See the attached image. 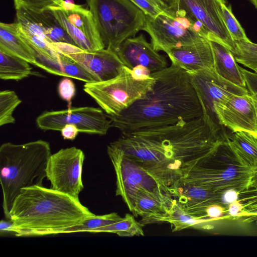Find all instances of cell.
<instances>
[{"mask_svg": "<svg viewBox=\"0 0 257 257\" xmlns=\"http://www.w3.org/2000/svg\"><path fill=\"white\" fill-rule=\"evenodd\" d=\"M12 225L13 221L11 220L8 221L2 220L0 223L1 236L13 234L11 230Z\"/></svg>", "mask_w": 257, "mask_h": 257, "instance_id": "42", "label": "cell"}, {"mask_svg": "<svg viewBox=\"0 0 257 257\" xmlns=\"http://www.w3.org/2000/svg\"><path fill=\"white\" fill-rule=\"evenodd\" d=\"M225 0H178L177 9L185 11L199 22L209 35V41L217 42L232 53L235 42L222 18V7Z\"/></svg>", "mask_w": 257, "mask_h": 257, "instance_id": "15", "label": "cell"}, {"mask_svg": "<svg viewBox=\"0 0 257 257\" xmlns=\"http://www.w3.org/2000/svg\"><path fill=\"white\" fill-rule=\"evenodd\" d=\"M188 73L200 102L203 114L219 126L221 125L217 119L214 106L223 103L233 95L249 93L246 87L235 85L221 77L214 68Z\"/></svg>", "mask_w": 257, "mask_h": 257, "instance_id": "13", "label": "cell"}, {"mask_svg": "<svg viewBox=\"0 0 257 257\" xmlns=\"http://www.w3.org/2000/svg\"><path fill=\"white\" fill-rule=\"evenodd\" d=\"M116 53L124 65L131 69L142 66L155 72L167 67L166 58L154 49L142 34L127 38Z\"/></svg>", "mask_w": 257, "mask_h": 257, "instance_id": "18", "label": "cell"}, {"mask_svg": "<svg viewBox=\"0 0 257 257\" xmlns=\"http://www.w3.org/2000/svg\"><path fill=\"white\" fill-rule=\"evenodd\" d=\"M15 22L26 36L40 39L51 44L65 43L77 46L50 9L41 11L24 8L17 10Z\"/></svg>", "mask_w": 257, "mask_h": 257, "instance_id": "16", "label": "cell"}, {"mask_svg": "<svg viewBox=\"0 0 257 257\" xmlns=\"http://www.w3.org/2000/svg\"><path fill=\"white\" fill-rule=\"evenodd\" d=\"M49 9L78 47L87 51L105 48L89 10L68 0Z\"/></svg>", "mask_w": 257, "mask_h": 257, "instance_id": "12", "label": "cell"}, {"mask_svg": "<svg viewBox=\"0 0 257 257\" xmlns=\"http://www.w3.org/2000/svg\"><path fill=\"white\" fill-rule=\"evenodd\" d=\"M105 48L116 52L127 38L143 30L146 15L130 0H86Z\"/></svg>", "mask_w": 257, "mask_h": 257, "instance_id": "6", "label": "cell"}, {"mask_svg": "<svg viewBox=\"0 0 257 257\" xmlns=\"http://www.w3.org/2000/svg\"><path fill=\"white\" fill-rule=\"evenodd\" d=\"M176 200L171 195L140 190L137 193L131 212L142 217L143 225L156 223L158 219L170 212Z\"/></svg>", "mask_w": 257, "mask_h": 257, "instance_id": "21", "label": "cell"}, {"mask_svg": "<svg viewBox=\"0 0 257 257\" xmlns=\"http://www.w3.org/2000/svg\"><path fill=\"white\" fill-rule=\"evenodd\" d=\"M123 217L117 213L112 212L102 215H96L82 223L66 229L64 233L90 232L100 227L107 226L121 220Z\"/></svg>", "mask_w": 257, "mask_h": 257, "instance_id": "30", "label": "cell"}, {"mask_svg": "<svg viewBox=\"0 0 257 257\" xmlns=\"http://www.w3.org/2000/svg\"><path fill=\"white\" fill-rule=\"evenodd\" d=\"M167 54L172 64L187 72L214 68L212 48L207 39L173 49Z\"/></svg>", "mask_w": 257, "mask_h": 257, "instance_id": "20", "label": "cell"}, {"mask_svg": "<svg viewBox=\"0 0 257 257\" xmlns=\"http://www.w3.org/2000/svg\"><path fill=\"white\" fill-rule=\"evenodd\" d=\"M249 188H257V174L255 175L252 179L251 184Z\"/></svg>", "mask_w": 257, "mask_h": 257, "instance_id": "45", "label": "cell"}, {"mask_svg": "<svg viewBox=\"0 0 257 257\" xmlns=\"http://www.w3.org/2000/svg\"><path fill=\"white\" fill-rule=\"evenodd\" d=\"M227 142L242 164L257 166V136L246 132H237L228 136Z\"/></svg>", "mask_w": 257, "mask_h": 257, "instance_id": "25", "label": "cell"}, {"mask_svg": "<svg viewBox=\"0 0 257 257\" xmlns=\"http://www.w3.org/2000/svg\"><path fill=\"white\" fill-rule=\"evenodd\" d=\"M143 30L150 36L154 49L166 53L173 49L209 38L199 22L179 9H174L171 14H161L154 18L146 16Z\"/></svg>", "mask_w": 257, "mask_h": 257, "instance_id": "7", "label": "cell"}, {"mask_svg": "<svg viewBox=\"0 0 257 257\" xmlns=\"http://www.w3.org/2000/svg\"><path fill=\"white\" fill-rule=\"evenodd\" d=\"M250 2L254 6V8L257 9V0H249Z\"/></svg>", "mask_w": 257, "mask_h": 257, "instance_id": "46", "label": "cell"}, {"mask_svg": "<svg viewBox=\"0 0 257 257\" xmlns=\"http://www.w3.org/2000/svg\"><path fill=\"white\" fill-rule=\"evenodd\" d=\"M151 76L154 83L144 97L118 115H106L111 126L122 134L188 121L203 114L187 72L171 64Z\"/></svg>", "mask_w": 257, "mask_h": 257, "instance_id": "2", "label": "cell"}, {"mask_svg": "<svg viewBox=\"0 0 257 257\" xmlns=\"http://www.w3.org/2000/svg\"><path fill=\"white\" fill-rule=\"evenodd\" d=\"M209 221L188 212L176 201L170 212L158 219L157 222H168L171 224L172 231H178L189 228L206 229L205 224Z\"/></svg>", "mask_w": 257, "mask_h": 257, "instance_id": "27", "label": "cell"}, {"mask_svg": "<svg viewBox=\"0 0 257 257\" xmlns=\"http://www.w3.org/2000/svg\"><path fill=\"white\" fill-rule=\"evenodd\" d=\"M16 10L26 9L41 11L52 7H62L64 0H13Z\"/></svg>", "mask_w": 257, "mask_h": 257, "instance_id": "35", "label": "cell"}, {"mask_svg": "<svg viewBox=\"0 0 257 257\" xmlns=\"http://www.w3.org/2000/svg\"><path fill=\"white\" fill-rule=\"evenodd\" d=\"M169 7L173 9H177L178 0H161Z\"/></svg>", "mask_w": 257, "mask_h": 257, "instance_id": "44", "label": "cell"}, {"mask_svg": "<svg viewBox=\"0 0 257 257\" xmlns=\"http://www.w3.org/2000/svg\"><path fill=\"white\" fill-rule=\"evenodd\" d=\"M238 200L243 206L239 217H245L257 221V188H249L238 194Z\"/></svg>", "mask_w": 257, "mask_h": 257, "instance_id": "33", "label": "cell"}, {"mask_svg": "<svg viewBox=\"0 0 257 257\" xmlns=\"http://www.w3.org/2000/svg\"><path fill=\"white\" fill-rule=\"evenodd\" d=\"M84 159L83 152L75 147L51 154L46 168V178L51 188L79 199L84 188L82 172Z\"/></svg>", "mask_w": 257, "mask_h": 257, "instance_id": "11", "label": "cell"}, {"mask_svg": "<svg viewBox=\"0 0 257 257\" xmlns=\"http://www.w3.org/2000/svg\"><path fill=\"white\" fill-rule=\"evenodd\" d=\"M154 82L152 76L137 78L132 70L124 66L117 76L104 81L85 83L83 90L107 116H114L144 97Z\"/></svg>", "mask_w": 257, "mask_h": 257, "instance_id": "8", "label": "cell"}, {"mask_svg": "<svg viewBox=\"0 0 257 257\" xmlns=\"http://www.w3.org/2000/svg\"><path fill=\"white\" fill-rule=\"evenodd\" d=\"M95 215L79 199L52 188L34 186L21 190L10 212L11 231L17 237L64 233Z\"/></svg>", "mask_w": 257, "mask_h": 257, "instance_id": "3", "label": "cell"}, {"mask_svg": "<svg viewBox=\"0 0 257 257\" xmlns=\"http://www.w3.org/2000/svg\"><path fill=\"white\" fill-rule=\"evenodd\" d=\"M243 209V206L237 199L230 203L228 206L227 211L231 217H238Z\"/></svg>", "mask_w": 257, "mask_h": 257, "instance_id": "41", "label": "cell"}, {"mask_svg": "<svg viewBox=\"0 0 257 257\" xmlns=\"http://www.w3.org/2000/svg\"><path fill=\"white\" fill-rule=\"evenodd\" d=\"M228 138L203 114L188 121L122 134L112 142L169 189L205 163Z\"/></svg>", "mask_w": 257, "mask_h": 257, "instance_id": "1", "label": "cell"}, {"mask_svg": "<svg viewBox=\"0 0 257 257\" xmlns=\"http://www.w3.org/2000/svg\"><path fill=\"white\" fill-rule=\"evenodd\" d=\"M98 107L83 106L55 111H45L36 118L38 127L44 131H61L66 124L76 126L79 132L105 135L111 121Z\"/></svg>", "mask_w": 257, "mask_h": 257, "instance_id": "10", "label": "cell"}, {"mask_svg": "<svg viewBox=\"0 0 257 257\" xmlns=\"http://www.w3.org/2000/svg\"><path fill=\"white\" fill-rule=\"evenodd\" d=\"M169 192L186 211L196 217L209 221L205 215L207 207L214 204L223 205V194L180 181L171 187Z\"/></svg>", "mask_w": 257, "mask_h": 257, "instance_id": "19", "label": "cell"}, {"mask_svg": "<svg viewBox=\"0 0 257 257\" xmlns=\"http://www.w3.org/2000/svg\"><path fill=\"white\" fill-rule=\"evenodd\" d=\"M33 75L32 68L27 61L0 50V78L20 80Z\"/></svg>", "mask_w": 257, "mask_h": 257, "instance_id": "26", "label": "cell"}, {"mask_svg": "<svg viewBox=\"0 0 257 257\" xmlns=\"http://www.w3.org/2000/svg\"><path fill=\"white\" fill-rule=\"evenodd\" d=\"M246 87L250 94H257V73L252 72L241 67Z\"/></svg>", "mask_w": 257, "mask_h": 257, "instance_id": "37", "label": "cell"}, {"mask_svg": "<svg viewBox=\"0 0 257 257\" xmlns=\"http://www.w3.org/2000/svg\"><path fill=\"white\" fill-rule=\"evenodd\" d=\"M0 50L34 65L36 62L37 53L21 36L15 22L0 23Z\"/></svg>", "mask_w": 257, "mask_h": 257, "instance_id": "22", "label": "cell"}, {"mask_svg": "<svg viewBox=\"0 0 257 257\" xmlns=\"http://www.w3.org/2000/svg\"><path fill=\"white\" fill-rule=\"evenodd\" d=\"M143 227V225L136 221L134 216L130 214H126L121 220L97 228L93 230L91 233H113L123 237L143 236L144 232Z\"/></svg>", "mask_w": 257, "mask_h": 257, "instance_id": "28", "label": "cell"}, {"mask_svg": "<svg viewBox=\"0 0 257 257\" xmlns=\"http://www.w3.org/2000/svg\"><path fill=\"white\" fill-rule=\"evenodd\" d=\"M107 151L116 174V195L121 197L131 211L140 190L171 195L166 187L112 143Z\"/></svg>", "mask_w": 257, "mask_h": 257, "instance_id": "9", "label": "cell"}, {"mask_svg": "<svg viewBox=\"0 0 257 257\" xmlns=\"http://www.w3.org/2000/svg\"><path fill=\"white\" fill-rule=\"evenodd\" d=\"M239 193L233 189H230L226 191L223 194V200L229 204L236 201L238 198Z\"/></svg>", "mask_w": 257, "mask_h": 257, "instance_id": "43", "label": "cell"}, {"mask_svg": "<svg viewBox=\"0 0 257 257\" xmlns=\"http://www.w3.org/2000/svg\"><path fill=\"white\" fill-rule=\"evenodd\" d=\"M34 65L54 75L76 79L85 83L97 82L96 79L79 64L61 54L57 60H49L37 54Z\"/></svg>", "mask_w": 257, "mask_h": 257, "instance_id": "23", "label": "cell"}, {"mask_svg": "<svg viewBox=\"0 0 257 257\" xmlns=\"http://www.w3.org/2000/svg\"><path fill=\"white\" fill-rule=\"evenodd\" d=\"M138 7L146 16L156 17L161 14H171V9L161 0H130Z\"/></svg>", "mask_w": 257, "mask_h": 257, "instance_id": "34", "label": "cell"}, {"mask_svg": "<svg viewBox=\"0 0 257 257\" xmlns=\"http://www.w3.org/2000/svg\"><path fill=\"white\" fill-rule=\"evenodd\" d=\"M227 140L219 145L205 163L193 168L180 181L222 194L230 189L239 193L248 189L257 174V166L242 164Z\"/></svg>", "mask_w": 257, "mask_h": 257, "instance_id": "5", "label": "cell"}, {"mask_svg": "<svg viewBox=\"0 0 257 257\" xmlns=\"http://www.w3.org/2000/svg\"><path fill=\"white\" fill-rule=\"evenodd\" d=\"M222 11L223 20L233 41H249L244 30L234 16L231 5H223Z\"/></svg>", "mask_w": 257, "mask_h": 257, "instance_id": "32", "label": "cell"}, {"mask_svg": "<svg viewBox=\"0 0 257 257\" xmlns=\"http://www.w3.org/2000/svg\"><path fill=\"white\" fill-rule=\"evenodd\" d=\"M51 155L48 142L39 140L23 144L6 143L0 147V181L7 219L22 189L43 186Z\"/></svg>", "mask_w": 257, "mask_h": 257, "instance_id": "4", "label": "cell"}, {"mask_svg": "<svg viewBox=\"0 0 257 257\" xmlns=\"http://www.w3.org/2000/svg\"><path fill=\"white\" fill-rule=\"evenodd\" d=\"M61 54L79 64L96 79L104 81L117 76L124 66L117 53L108 48L87 51L65 43L53 44Z\"/></svg>", "mask_w": 257, "mask_h": 257, "instance_id": "14", "label": "cell"}, {"mask_svg": "<svg viewBox=\"0 0 257 257\" xmlns=\"http://www.w3.org/2000/svg\"><path fill=\"white\" fill-rule=\"evenodd\" d=\"M58 92L61 99L71 103L76 93L74 82L69 77L63 78L58 84Z\"/></svg>", "mask_w": 257, "mask_h": 257, "instance_id": "36", "label": "cell"}, {"mask_svg": "<svg viewBox=\"0 0 257 257\" xmlns=\"http://www.w3.org/2000/svg\"><path fill=\"white\" fill-rule=\"evenodd\" d=\"M16 92L5 90L0 92V125L15 123L13 112L21 103Z\"/></svg>", "mask_w": 257, "mask_h": 257, "instance_id": "31", "label": "cell"}, {"mask_svg": "<svg viewBox=\"0 0 257 257\" xmlns=\"http://www.w3.org/2000/svg\"><path fill=\"white\" fill-rule=\"evenodd\" d=\"M214 58V69L221 77L239 86L246 87L239 67L232 52L222 44L210 41Z\"/></svg>", "mask_w": 257, "mask_h": 257, "instance_id": "24", "label": "cell"}, {"mask_svg": "<svg viewBox=\"0 0 257 257\" xmlns=\"http://www.w3.org/2000/svg\"><path fill=\"white\" fill-rule=\"evenodd\" d=\"M255 102L256 107H257V94H251Z\"/></svg>", "mask_w": 257, "mask_h": 257, "instance_id": "47", "label": "cell"}, {"mask_svg": "<svg viewBox=\"0 0 257 257\" xmlns=\"http://www.w3.org/2000/svg\"><path fill=\"white\" fill-rule=\"evenodd\" d=\"M232 53L236 61L257 73V44L249 41H234Z\"/></svg>", "mask_w": 257, "mask_h": 257, "instance_id": "29", "label": "cell"}, {"mask_svg": "<svg viewBox=\"0 0 257 257\" xmlns=\"http://www.w3.org/2000/svg\"><path fill=\"white\" fill-rule=\"evenodd\" d=\"M226 212V208L223 205L219 204L211 205L205 210L206 218L210 221H213L221 218Z\"/></svg>", "mask_w": 257, "mask_h": 257, "instance_id": "38", "label": "cell"}, {"mask_svg": "<svg viewBox=\"0 0 257 257\" xmlns=\"http://www.w3.org/2000/svg\"><path fill=\"white\" fill-rule=\"evenodd\" d=\"M79 132L78 128L74 125L68 124L61 130V135L65 140H73Z\"/></svg>", "mask_w": 257, "mask_h": 257, "instance_id": "39", "label": "cell"}, {"mask_svg": "<svg viewBox=\"0 0 257 257\" xmlns=\"http://www.w3.org/2000/svg\"><path fill=\"white\" fill-rule=\"evenodd\" d=\"M132 70L134 76L139 79H146L151 77L152 72L146 67L138 66Z\"/></svg>", "mask_w": 257, "mask_h": 257, "instance_id": "40", "label": "cell"}, {"mask_svg": "<svg viewBox=\"0 0 257 257\" xmlns=\"http://www.w3.org/2000/svg\"><path fill=\"white\" fill-rule=\"evenodd\" d=\"M219 123L232 133L246 132L257 136V107L249 93L233 95L214 106Z\"/></svg>", "mask_w": 257, "mask_h": 257, "instance_id": "17", "label": "cell"}]
</instances>
